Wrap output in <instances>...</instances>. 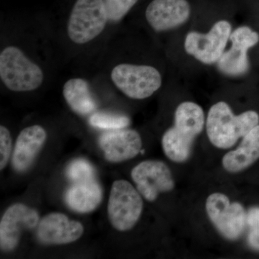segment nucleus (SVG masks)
<instances>
[{"label": "nucleus", "mask_w": 259, "mask_h": 259, "mask_svg": "<svg viewBox=\"0 0 259 259\" xmlns=\"http://www.w3.org/2000/svg\"><path fill=\"white\" fill-rule=\"evenodd\" d=\"M205 117L203 109L195 102H182L175 113V123L162 137L165 155L175 163L190 158L194 141L203 131Z\"/></svg>", "instance_id": "f257e3e1"}, {"label": "nucleus", "mask_w": 259, "mask_h": 259, "mask_svg": "<svg viewBox=\"0 0 259 259\" xmlns=\"http://www.w3.org/2000/svg\"><path fill=\"white\" fill-rule=\"evenodd\" d=\"M259 124V115L253 110L236 115L226 102L214 104L206 119V131L211 144L221 149L233 147L238 140Z\"/></svg>", "instance_id": "f03ea898"}, {"label": "nucleus", "mask_w": 259, "mask_h": 259, "mask_svg": "<svg viewBox=\"0 0 259 259\" xmlns=\"http://www.w3.org/2000/svg\"><path fill=\"white\" fill-rule=\"evenodd\" d=\"M0 78L8 90L17 93L37 90L44 81L40 66L15 47H8L0 54Z\"/></svg>", "instance_id": "7ed1b4c3"}, {"label": "nucleus", "mask_w": 259, "mask_h": 259, "mask_svg": "<svg viewBox=\"0 0 259 259\" xmlns=\"http://www.w3.org/2000/svg\"><path fill=\"white\" fill-rule=\"evenodd\" d=\"M107 21L103 0H76L68 21V35L74 44H87L102 33Z\"/></svg>", "instance_id": "20e7f679"}, {"label": "nucleus", "mask_w": 259, "mask_h": 259, "mask_svg": "<svg viewBox=\"0 0 259 259\" xmlns=\"http://www.w3.org/2000/svg\"><path fill=\"white\" fill-rule=\"evenodd\" d=\"M111 79L124 95L134 100L152 96L162 85V76L153 66L120 64L112 70Z\"/></svg>", "instance_id": "39448f33"}, {"label": "nucleus", "mask_w": 259, "mask_h": 259, "mask_svg": "<svg viewBox=\"0 0 259 259\" xmlns=\"http://www.w3.org/2000/svg\"><path fill=\"white\" fill-rule=\"evenodd\" d=\"M144 208L141 194L126 180L112 184L107 205L110 223L119 231L132 229L138 223Z\"/></svg>", "instance_id": "423d86ee"}, {"label": "nucleus", "mask_w": 259, "mask_h": 259, "mask_svg": "<svg viewBox=\"0 0 259 259\" xmlns=\"http://www.w3.org/2000/svg\"><path fill=\"white\" fill-rule=\"evenodd\" d=\"M232 31V25L226 20L216 22L207 33L191 31L185 37V50L202 64H216L224 54Z\"/></svg>", "instance_id": "0eeeda50"}, {"label": "nucleus", "mask_w": 259, "mask_h": 259, "mask_svg": "<svg viewBox=\"0 0 259 259\" xmlns=\"http://www.w3.org/2000/svg\"><path fill=\"white\" fill-rule=\"evenodd\" d=\"M206 212L211 223L226 239L235 241L244 231L247 213L238 202H231L223 193L215 192L207 197Z\"/></svg>", "instance_id": "6e6552de"}, {"label": "nucleus", "mask_w": 259, "mask_h": 259, "mask_svg": "<svg viewBox=\"0 0 259 259\" xmlns=\"http://www.w3.org/2000/svg\"><path fill=\"white\" fill-rule=\"evenodd\" d=\"M131 177L140 194L149 202L157 199L159 194L171 192L175 182L170 168L157 160H148L133 168Z\"/></svg>", "instance_id": "1a4fd4ad"}, {"label": "nucleus", "mask_w": 259, "mask_h": 259, "mask_svg": "<svg viewBox=\"0 0 259 259\" xmlns=\"http://www.w3.org/2000/svg\"><path fill=\"white\" fill-rule=\"evenodd\" d=\"M230 41L229 50L218 61V69L229 76L244 74L249 67L248 51L259 42L258 33L249 27L240 26L232 31Z\"/></svg>", "instance_id": "9d476101"}, {"label": "nucleus", "mask_w": 259, "mask_h": 259, "mask_svg": "<svg viewBox=\"0 0 259 259\" xmlns=\"http://www.w3.org/2000/svg\"><path fill=\"white\" fill-rule=\"evenodd\" d=\"M40 222L35 209L25 204L16 203L10 206L0 222V247L3 251H12L19 244L22 233L32 230Z\"/></svg>", "instance_id": "9b49d317"}, {"label": "nucleus", "mask_w": 259, "mask_h": 259, "mask_svg": "<svg viewBox=\"0 0 259 259\" xmlns=\"http://www.w3.org/2000/svg\"><path fill=\"white\" fill-rule=\"evenodd\" d=\"M190 15L187 0H153L146 10V20L156 32L179 28L188 21Z\"/></svg>", "instance_id": "f8f14e48"}, {"label": "nucleus", "mask_w": 259, "mask_h": 259, "mask_svg": "<svg viewBox=\"0 0 259 259\" xmlns=\"http://www.w3.org/2000/svg\"><path fill=\"white\" fill-rule=\"evenodd\" d=\"M81 223L71 221L64 214L51 213L38 223L37 236L40 243L46 245H64L73 243L83 233Z\"/></svg>", "instance_id": "ddd939ff"}, {"label": "nucleus", "mask_w": 259, "mask_h": 259, "mask_svg": "<svg viewBox=\"0 0 259 259\" xmlns=\"http://www.w3.org/2000/svg\"><path fill=\"white\" fill-rule=\"evenodd\" d=\"M98 143L105 158L112 163H120L134 158L142 147V140L139 133L127 128L104 133L99 138Z\"/></svg>", "instance_id": "4468645a"}, {"label": "nucleus", "mask_w": 259, "mask_h": 259, "mask_svg": "<svg viewBox=\"0 0 259 259\" xmlns=\"http://www.w3.org/2000/svg\"><path fill=\"white\" fill-rule=\"evenodd\" d=\"M47 138L45 129L40 125L29 126L20 132L12 158V164L15 171L23 173L30 168Z\"/></svg>", "instance_id": "2eb2a0df"}, {"label": "nucleus", "mask_w": 259, "mask_h": 259, "mask_svg": "<svg viewBox=\"0 0 259 259\" xmlns=\"http://www.w3.org/2000/svg\"><path fill=\"white\" fill-rule=\"evenodd\" d=\"M259 158V124L245 135L234 151L223 156V168L230 173L243 171Z\"/></svg>", "instance_id": "dca6fc26"}, {"label": "nucleus", "mask_w": 259, "mask_h": 259, "mask_svg": "<svg viewBox=\"0 0 259 259\" xmlns=\"http://www.w3.org/2000/svg\"><path fill=\"white\" fill-rule=\"evenodd\" d=\"M66 204L75 212H93L101 203L102 190L96 180L74 182L66 191Z\"/></svg>", "instance_id": "f3484780"}, {"label": "nucleus", "mask_w": 259, "mask_h": 259, "mask_svg": "<svg viewBox=\"0 0 259 259\" xmlns=\"http://www.w3.org/2000/svg\"><path fill=\"white\" fill-rule=\"evenodd\" d=\"M63 95L70 108L80 115L93 113L97 103L86 80L74 78L68 80L63 88Z\"/></svg>", "instance_id": "a211bd4d"}, {"label": "nucleus", "mask_w": 259, "mask_h": 259, "mask_svg": "<svg viewBox=\"0 0 259 259\" xmlns=\"http://www.w3.org/2000/svg\"><path fill=\"white\" fill-rule=\"evenodd\" d=\"M90 125L97 128L115 131L125 128L130 124V119L125 115L106 112H95L89 120Z\"/></svg>", "instance_id": "6ab92c4d"}, {"label": "nucleus", "mask_w": 259, "mask_h": 259, "mask_svg": "<svg viewBox=\"0 0 259 259\" xmlns=\"http://www.w3.org/2000/svg\"><path fill=\"white\" fill-rule=\"evenodd\" d=\"M66 176L73 183L95 180L96 173L93 165L87 160L78 158L71 162L66 168Z\"/></svg>", "instance_id": "aec40b11"}, {"label": "nucleus", "mask_w": 259, "mask_h": 259, "mask_svg": "<svg viewBox=\"0 0 259 259\" xmlns=\"http://www.w3.org/2000/svg\"><path fill=\"white\" fill-rule=\"evenodd\" d=\"M109 21H120L139 0H103Z\"/></svg>", "instance_id": "412c9836"}, {"label": "nucleus", "mask_w": 259, "mask_h": 259, "mask_svg": "<svg viewBox=\"0 0 259 259\" xmlns=\"http://www.w3.org/2000/svg\"><path fill=\"white\" fill-rule=\"evenodd\" d=\"M248 228V243L250 248L259 251V207H252L247 213Z\"/></svg>", "instance_id": "4be33fe9"}, {"label": "nucleus", "mask_w": 259, "mask_h": 259, "mask_svg": "<svg viewBox=\"0 0 259 259\" xmlns=\"http://www.w3.org/2000/svg\"><path fill=\"white\" fill-rule=\"evenodd\" d=\"M12 151V138L9 130L0 126V169L8 164Z\"/></svg>", "instance_id": "5701e85b"}]
</instances>
